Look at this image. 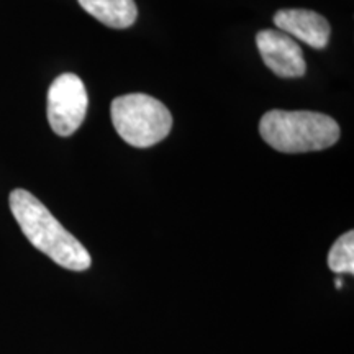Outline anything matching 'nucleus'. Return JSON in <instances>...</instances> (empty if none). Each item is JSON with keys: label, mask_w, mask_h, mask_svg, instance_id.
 I'll return each mask as SVG.
<instances>
[{"label": "nucleus", "mask_w": 354, "mask_h": 354, "mask_svg": "<svg viewBox=\"0 0 354 354\" xmlns=\"http://www.w3.org/2000/svg\"><path fill=\"white\" fill-rule=\"evenodd\" d=\"M8 203L21 232L37 250L69 271L81 272L91 268V254L82 243L33 194L15 189L8 197Z\"/></svg>", "instance_id": "nucleus-1"}, {"label": "nucleus", "mask_w": 354, "mask_h": 354, "mask_svg": "<svg viewBox=\"0 0 354 354\" xmlns=\"http://www.w3.org/2000/svg\"><path fill=\"white\" fill-rule=\"evenodd\" d=\"M259 133L271 148L292 154L320 151L336 145L339 127L325 113L271 110L261 118Z\"/></svg>", "instance_id": "nucleus-2"}, {"label": "nucleus", "mask_w": 354, "mask_h": 354, "mask_svg": "<svg viewBox=\"0 0 354 354\" xmlns=\"http://www.w3.org/2000/svg\"><path fill=\"white\" fill-rule=\"evenodd\" d=\"M112 123L122 140L135 148H149L169 135L172 115L162 102L146 94L117 97L110 107Z\"/></svg>", "instance_id": "nucleus-3"}, {"label": "nucleus", "mask_w": 354, "mask_h": 354, "mask_svg": "<svg viewBox=\"0 0 354 354\" xmlns=\"http://www.w3.org/2000/svg\"><path fill=\"white\" fill-rule=\"evenodd\" d=\"M88 97L82 79L76 74H61L48 91V122L59 136H71L82 125Z\"/></svg>", "instance_id": "nucleus-4"}, {"label": "nucleus", "mask_w": 354, "mask_h": 354, "mask_svg": "<svg viewBox=\"0 0 354 354\" xmlns=\"http://www.w3.org/2000/svg\"><path fill=\"white\" fill-rule=\"evenodd\" d=\"M256 46L264 64L279 77H300L307 71L302 48L289 35L279 30H261Z\"/></svg>", "instance_id": "nucleus-5"}, {"label": "nucleus", "mask_w": 354, "mask_h": 354, "mask_svg": "<svg viewBox=\"0 0 354 354\" xmlns=\"http://www.w3.org/2000/svg\"><path fill=\"white\" fill-rule=\"evenodd\" d=\"M279 32L307 43L315 50H323L330 41L331 26L320 13L305 8H284L274 15Z\"/></svg>", "instance_id": "nucleus-6"}, {"label": "nucleus", "mask_w": 354, "mask_h": 354, "mask_svg": "<svg viewBox=\"0 0 354 354\" xmlns=\"http://www.w3.org/2000/svg\"><path fill=\"white\" fill-rule=\"evenodd\" d=\"M87 13L110 28H128L138 17L135 0H77Z\"/></svg>", "instance_id": "nucleus-7"}, {"label": "nucleus", "mask_w": 354, "mask_h": 354, "mask_svg": "<svg viewBox=\"0 0 354 354\" xmlns=\"http://www.w3.org/2000/svg\"><path fill=\"white\" fill-rule=\"evenodd\" d=\"M328 268L336 274L354 272V233L351 230L333 243L328 253Z\"/></svg>", "instance_id": "nucleus-8"}]
</instances>
